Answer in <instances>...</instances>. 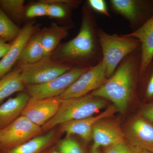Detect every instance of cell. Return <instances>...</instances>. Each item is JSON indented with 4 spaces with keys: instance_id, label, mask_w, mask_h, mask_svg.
<instances>
[{
    "instance_id": "obj_1",
    "label": "cell",
    "mask_w": 153,
    "mask_h": 153,
    "mask_svg": "<svg viewBox=\"0 0 153 153\" xmlns=\"http://www.w3.org/2000/svg\"><path fill=\"white\" fill-rule=\"evenodd\" d=\"M57 57L58 62L71 67H91L102 61L96 19L87 3L82 8L79 33L60 46Z\"/></svg>"
},
{
    "instance_id": "obj_2",
    "label": "cell",
    "mask_w": 153,
    "mask_h": 153,
    "mask_svg": "<svg viewBox=\"0 0 153 153\" xmlns=\"http://www.w3.org/2000/svg\"><path fill=\"white\" fill-rule=\"evenodd\" d=\"M141 66L140 47L125 57L104 84L90 93L111 102L119 111L124 113L134 93Z\"/></svg>"
},
{
    "instance_id": "obj_3",
    "label": "cell",
    "mask_w": 153,
    "mask_h": 153,
    "mask_svg": "<svg viewBox=\"0 0 153 153\" xmlns=\"http://www.w3.org/2000/svg\"><path fill=\"white\" fill-rule=\"evenodd\" d=\"M107 100L91 93L80 97L62 99L56 114L41 127L43 131L45 133L70 121L92 116L106 106Z\"/></svg>"
},
{
    "instance_id": "obj_4",
    "label": "cell",
    "mask_w": 153,
    "mask_h": 153,
    "mask_svg": "<svg viewBox=\"0 0 153 153\" xmlns=\"http://www.w3.org/2000/svg\"><path fill=\"white\" fill-rule=\"evenodd\" d=\"M97 35L108 78L125 57L140 47V43L133 37L108 34L100 28H97Z\"/></svg>"
},
{
    "instance_id": "obj_5",
    "label": "cell",
    "mask_w": 153,
    "mask_h": 153,
    "mask_svg": "<svg viewBox=\"0 0 153 153\" xmlns=\"http://www.w3.org/2000/svg\"><path fill=\"white\" fill-rule=\"evenodd\" d=\"M21 77L25 85L46 83L69 71L72 67L46 56L30 64H19Z\"/></svg>"
},
{
    "instance_id": "obj_6",
    "label": "cell",
    "mask_w": 153,
    "mask_h": 153,
    "mask_svg": "<svg viewBox=\"0 0 153 153\" xmlns=\"http://www.w3.org/2000/svg\"><path fill=\"white\" fill-rule=\"evenodd\" d=\"M111 10L128 21L135 31L153 16V0H110Z\"/></svg>"
},
{
    "instance_id": "obj_7",
    "label": "cell",
    "mask_w": 153,
    "mask_h": 153,
    "mask_svg": "<svg viewBox=\"0 0 153 153\" xmlns=\"http://www.w3.org/2000/svg\"><path fill=\"white\" fill-rule=\"evenodd\" d=\"M44 133L41 127L21 115L10 125L0 131L1 150L17 146Z\"/></svg>"
},
{
    "instance_id": "obj_8",
    "label": "cell",
    "mask_w": 153,
    "mask_h": 153,
    "mask_svg": "<svg viewBox=\"0 0 153 153\" xmlns=\"http://www.w3.org/2000/svg\"><path fill=\"white\" fill-rule=\"evenodd\" d=\"M91 67H74L46 83L25 85L30 97L39 99L53 98L62 94Z\"/></svg>"
},
{
    "instance_id": "obj_9",
    "label": "cell",
    "mask_w": 153,
    "mask_h": 153,
    "mask_svg": "<svg viewBox=\"0 0 153 153\" xmlns=\"http://www.w3.org/2000/svg\"><path fill=\"white\" fill-rule=\"evenodd\" d=\"M108 79L106 67L102 61L91 67L58 97L64 100L83 96L100 87Z\"/></svg>"
},
{
    "instance_id": "obj_10",
    "label": "cell",
    "mask_w": 153,
    "mask_h": 153,
    "mask_svg": "<svg viewBox=\"0 0 153 153\" xmlns=\"http://www.w3.org/2000/svg\"><path fill=\"white\" fill-rule=\"evenodd\" d=\"M123 132L129 143L153 153V123L138 114L131 120Z\"/></svg>"
},
{
    "instance_id": "obj_11",
    "label": "cell",
    "mask_w": 153,
    "mask_h": 153,
    "mask_svg": "<svg viewBox=\"0 0 153 153\" xmlns=\"http://www.w3.org/2000/svg\"><path fill=\"white\" fill-rule=\"evenodd\" d=\"M61 100L58 97L43 99L30 97L22 115L42 127L56 114Z\"/></svg>"
},
{
    "instance_id": "obj_12",
    "label": "cell",
    "mask_w": 153,
    "mask_h": 153,
    "mask_svg": "<svg viewBox=\"0 0 153 153\" xmlns=\"http://www.w3.org/2000/svg\"><path fill=\"white\" fill-rule=\"evenodd\" d=\"M117 111L114 105H111L97 115L61 124L58 130L60 133H65L67 136L76 134L85 142H89L92 140V129L94 124L99 121L111 116Z\"/></svg>"
},
{
    "instance_id": "obj_13",
    "label": "cell",
    "mask_w": 153,
    "mask_h": 153,
    "mask_svg": "<svg viewBox=\"0 0 153 153\" xmlns=\"http://www.w3.org/2000/svg\"><path fill=\"white\" fill-rule=\"evenodd\" d=\"M124 133L120 127L110 121H99L92 129L94 143L91 149H97L100 147L106 148L125 140Z\"/></svg>"
},
{
    "instance_id": "obj_14",
    "label": "cell",
    "mask_w": 153,
    "mask_h": 153,
    "mask_svg": "<svg viewBox=\"0 0 153 153\" xmlns=\"http://www.w3.org/2000/svg\"><path fill=\"white\" fill-rule=\"evenodd\" d=\"M35 28L33 23L26 24L22 29L17 38L11 43L10 48L0 60V79L9 73L19 59L22 49L33 36Z\"/></svg>"
},
{
    "instance_id": "obj_15",
    "label": "cell",
    "mask_w": 153,
    "mask_h": 153,
    "mask_svg": "<svg viewBox=\"0 0 153 153\" xmlns=\"http://www.w3.org/2000/svg\"><path fill=\"white\" fill-rule=\"evenodd\" d=\"M122 36L137 38L140 43L141 76L153 59V16L137 30Z\"/></svg>"
},
{
    "instance_id": "obj_16",
    "label": "cell",
    "mask_w": 153,
    "mask_h": 153,
    "mask_svg": "<svg viewBox=\"0 0 153 153\" xmlns=\"http://www.w3.org/2000/svg\"><path fill=\"white\" fill-rule=\"evenodd\" d=\"M60 134L53 128L29 141L15 147L0 150V153H44L55 145Z\"/></svg>"
},
{
    "instance_id": "obj_17",
    "label": "cell",
    "mask_w": 153,
    "mask_h": 153,
    "mask_svg": "<svg viewBox=\"0 0 153 153\" xmlns=\"http://www.w3.org/2000/svg\"><path fill=\"white\" fill-rule=\"evenodd\" d=\"M30 97L27 92H22L0 105V131L10 125L22 115Z\"/></svg>"
},
{
    "instance_id": "obj_18",
    "label": "cell",
    "mask_w": 153,
    "mask_h": 153,
    "mask_svg": "<svg viewBox=\"0 0 153 153\" xmlns=\"http://www.w3.org/2000/svg\"><path fill=\"white\" fill-rule=\"evenodd\" d=\"M68 34V27H61L56 24H52L49 27L42 30L40 35L45 57L50 56L61 40L66 38Z\"/></svg>"
},
{
    "instance_id": "obj_19",
    "label": "cell",
    "mask_w": 153,
    "mask_h": 153,
    "mask_svg": "<svg viewBox=\"0 0 153 153\" xmlns=\"http://www.w3.org/2000/svg\"><path fill=\"white\" fill-rule=\"evenodd\" d=\"M45 57L41 40L40 33L33 34L25 44L20 54L18 62L20 64H30L40 61Z\"/></svg>"
},
{
    "instance_id": "obj_20",
    "label": "cell",
    "mask_w": 153,
    "mask_h": 153,
    "mask_svg": "<svg viewBox=\"0 0 153 153\" xmlns=\"http://www.w3.org/2000/svg\"><path fill=\"white\" fill-rule=\"evenodd\" d=\"M25 87L18 67L0 79V103L14 93L23 91Z\"/></svg>"
},
{
    "instance_id": "obj_21",
    "label": "cell",
    "mask_w": 153,
    "mask_h": 153,
    "mask_svg": "<svg viewBox=\"0 0 153 153\" xmlns=\"http://www.w3.org/2000/svg\"><path fill=\"white\" fill-rule=\"evenodd\" d=\"M20 30L0 8V38L7 42H13L19 35Z\"/></svg>"
},
{
    "instance_id": "obj_22",
    "label": "cell",
    "mask_w": 153,
    "mask_h": 153,
    "mask_svg": "<svg viewBox=\"0 0 153 153\" xmlns=\"http://www.w3.org/2000/svg\"><path fill=\"white\" fill-rule=\"evenodd\" d=\"M24 0H0V8L15 21L22 20L25 11Z\"/></svg>"
},
{
    "instance_id": "obj_23",
    "label": "cell",
    "mask_w": 153,
    "mask_h": 153,
    "mask_svg": "<svg viewBox=\"0 0 153 153\" xmlns=\"http://www.w3.org/2000/svg\"><path fill=\"white\" fill-rule=\"evenodd\" d=\"M140 79L143 82L144 103L153 102V59Z\"/></svg>"
},
{
    "instance_id": "obj_24",
    "label": "cell",
    "mask_w": 153,
    "mask_h": 153,
    "mask_svg": "<svg viewBox=\"0 0 153 153\" xmlns=\"http://www.w3.org/2000/svg\"><path fill=\"white\" fill-rule=\"evenodd\" d=\"M56 147L59 153H86L81 145L70 136L60 140Z\"/></svg>"
},
{
    "instance_id": "obj_25",
    "label": "cell",
    "mask_w": 153,
    "mask_h": 153,
    "mask_svg": "<svg viewBox=\"0 0 153 153\" xmlns=\"http://www.w3.org/2000/svg\"><path fill=\"white\" fill-rule=\"evenodd\" d=\"M142 150L132 146L126 140H124L105 149V153H139Z\"/></svg>"
},
{
    "instance_id": "obj_26",
    "label": "cell",
    "mask_w": 153,
    "mask_h": 153,
    "mask_svg": "<svg viewBox=\"0 0 153 153\" xmlns=\"http://www.w3.org/2000/svg\"><path fill=\"white\" fill-rule=\"evenodd\" d=\"M47 6L48 4L44 1L30 6L25 12L26 17L32 19L47 16Z\"/></svg>"
},
{
    "instance_id": "obj_27",
    "label": "cell",
    "mask_w": 153,
    "mask_h": 153,
    "mask_svg": "<svg viewBox=\"0 0 153 153\" xmlns=\"http://www.w3.org/2000/svg\"><path fill=\"white\" fill-rule=\"evenodd\" d=\"M86 3L92 10L110 18L107 4L104 0H88Z\"/></svg>"
},
{
    "instance_id": "obj_28",
    "label": "cell",
    "mask_w": 153,
    "mask_h": 153,
    "mask_svg": "<svg viewBox=\"0 0 153 153\" xmlns=\"http://www.w3.org/2000/svg\"><path fill=\"white\" fill-rule=\"evenodd\" d=\"M139 114L153 123V102L143 103L141 106Z\"/></svg>"
},
{
    "instance_id": "obj_29",
    "label": "cell",
    "mask_w": 153,
    "mask_h": 153,
    "mask_svg": "<svg viewBox=\"0 0 153 153\" xmlns=\"http://www.w3.org/2000/svg\"><path fill=\"white\" fill-rule=\"evenodd\" d=\"M11 46V43H7L5 40L0 38V58H3L6 55Z\"/></svg>"
},
{
    "instance_id": "obj_30",
    "label": "cell",
    "mask_w": 153,
    "mask_h": 153,
    "mask_svg": "<svg viewBox=\"0 0 153 153\" xmlns=\"http://www.w3.org/2000/svg\"><path fill=\"white\" fill-rule=\"evenodd\" d=\"M44 153H59L57 150L56 146H53L52 147L46 151Z\"/></svg>"
},
{
    "instance_id": "obj_31",
    "label": "cell",
    "mask_w": 153,
    "mask_h": 153,
    "mask_svg": "<svg viewBox=\"0 0 153 153\" xmlns=\"http://www.w3.org/2000/svg\"><path fill=\"white\" fill-rule=\"evenodd\" d=\"M91 153H101L100 152V151H99V149H91Z\"/></svg>"
},
{
    "instance_id": "obj_32",
    "label": "cell",
    "mask_w": 153,
    "mask_h": 153,
    "mask_svg": "<svg viewBox=\"0 0 153 153\" xmlns=\"http://www.w3.org/2000/svg\"><path fill=\"white\" fill-rule=\"evenodd\" d=\"M139 153H153V152H149V151H147L146 150H142L140 151V152Z\"/></svg>"
},
{
    "instance_id": "obj_33",
    "label": "cell",
    "mask_w": 153,
    "mask_h": 153,
    "mask_svg": "<svg viewBox=\"0 0 153 153\" xmlns=\"http://www.w3.org/2000/svg\"><path fill=\"white\" fill-rule=\"evenodd\" d=\"M1 143H0V150H1Z\"/></svg>"
}]
</instances>
